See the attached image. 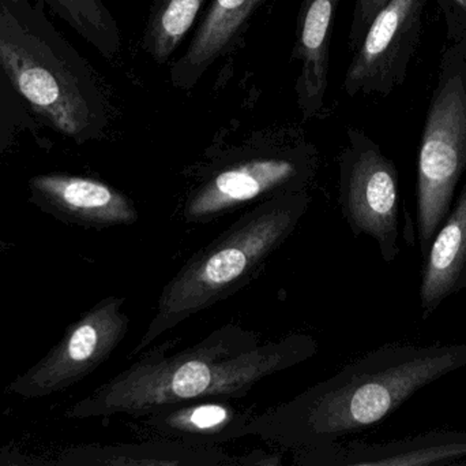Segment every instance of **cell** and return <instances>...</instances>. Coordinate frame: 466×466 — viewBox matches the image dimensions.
Listing matches in <instances>:
<instances>
[{"label": "cell", "instance_id": "16", "mask_svg": "<svg viewBox=\"0 0 466 466\" xmlns=\"http://www.w3.org/2000/svg\"><path fill=\"white\" fill-rule=\"evenodd\" d=\"M79 464L114 466H235L236 456L223 448H190L171 440L89 446L74 456Z\"/></svg>", "mask_w": 466, "mask_h": 466}, {"label": "cell", "instance_id": "12", "mask_svg": "<svg viewBox=\"0 0 466 466\" xmlns=\"http://www.w3.org/2000/svg\"><path fill=\"white\" fill-rule=\"evenodd\" d=\"M30 186L63 218L90 227L133 226L139 221L136 202L114 186L74 175H40Z\"/></svg>", "mask_w": 466, "mask_h": 466}, {"label": "cell", "instance_id": "7", "mask_svg": "<svg viewBox=\"0 0 466 466\" xmlns=\"http://www.w3.org/2000/svg\"><path fill=\"white\" fill-rule=\"evenodd\" d=\"M339 204L352 234L372 238L391 264L400 254L399 170L359 129L348 130L339 156Z\"/></svg>", "mask_w": 466, "mask_h": 466}, {"label": "cell", "instance_id": "10", "mask_svg": "<svg viewBox=\"0 0 466 466\" xmlns=\"http://www.w3.org/2000/svg\"><path fill=\"white\" fill-rule=\"evenodd\" d=\"M257 413L240 399H191L136 419V427L144 440H171L190 448H223L246 438L247 426Z\"/></svg>", "mask_w": 466, "mask_h": 466}, {"label": "cell", "instance_id": "20", "mask_svg": "<svg viewBox=\"0 0 466 466\" xmlns=\"http://www.w3.org/2000/svg\"><path fill=\"white\" fill-rule=\"evenodd\" d=\"M281 449L279 451H266L257 449L249 453L236 456L235 466H281L284 465V456Z\"/></svg>", "mask_w": 466, "mask_h": 466}, {"label": "cell", "instance_id": "8", "mask_svg": "<svg viewBox=\"0 0 466 466\" xmlns=\"http://www.w3.org/2000/svg\"><path fill=\"white\" fill-rule=\"evenodd\" d=\"M126 298L108 297L96 304L68 328L56 347L8 391L24 399H37L67 390L92 374L119 347L130 328V317L123 311Z\"/></svg>", "mask_w": 466, "mask_h": 466}, {"label": "cell", "instance_id": "3", "mask_svg": "<svg viewBox=\"0 0 466 466\" xmlns=\"http://www.w3.org/2000/svg\"><path fill=\"white\" fill-rule=\"evenodd\" d=\"M309 191L252 205L218 238L193 254L167 282L155 316L130 357L149 349L185 320L228 300L258 278L311 207Z\"/></svg>", "mask_w": 466, "mask_h": 466}, {"label": "cell", "instance_id": "15", "mask_svg": "<svg viewBox=\"0 0 466 466\" xmlns=\"http://www.w3.org/2000/svg\"><path fill=\"white\" fill-rule=\"evenodd\" d=\"M466 287V183L432 238L421 271V316L429 319L449 297Z\"/></svg>", "mask_w": 466, "mask_h": 466}, {"label": "cell", "instance_id": "11", "mask_svg": "<svg viewBox=\"0 0 466 466\" xmlns=\"http://www.w3.org/2000/svg\"><path fill=\"white\" fill-rule=\"evenodd\" d=\"M300 466H435L466 459V431L426 432L383 443H329L292 451Z\"/></svg>", "mask_w": 466, "mask_h": 466}, {"label": "cell", "instance_id": "5", "mask_svg": "<svg viewBox=\"0 0 466 466\" xmlns=\"http://www.w3.org/2000/svg\"><path fill=\"white\" fill-rule=\"evenodd\" d=\"M0 66L35 111L63 134L86 140L103 131V98L92 79L5 10H0Z\"/></svg>", "mask_w": 466, "mask_h": 466}, {"label": "cell", "instance_id": "14", "mask_svg": "<svg viewBox=\"0 0 466 466\" xmlns=\"http://www.w3.org/2000/svg\"><path fill=\"white\" fill-rule=\"evenodd\" d=\"M339 0H309L298 21L295 57L299 60L296 98L303 122L325 106L330 65L331 33Z\"/></svg>", "mask_w": 466, "mask_h": 466}, {"label": "cell", "instance_id": "4", "mask_svg": "<svg viewBox=\"0 0 466 466\" xmlns=\"http://www.w3.org/2000/svg\"><path fill=\"white\" fill-rule=\"evenodd\" d=\"M319 166L317 148L299 133H257L187 172L180 216L205 226L274 197L309 191Z\"/></svg>", "mask_w": 466, "mask_h": 466}, {"label": "cell", "instance_id": "13", "mask_svg": "<svg viewBox=\"0 0 466 466\" xmlns=\"http://www.w3.org/2000/svg\"><path fill=\"white\" fill-rule=\"evenodd\" d=\"M265 0H210L187 49L171 66L177 89L191 90L208 70L236 46L247 24Z\"/></svg>", "mask_w": 466, "mask_h": 466}, {"label": "cell", "instance_id": "17", "mask_svg": "<svg viewBox=\"0 0 466 466\" xmlns=\"http://www.w3.org/2000/svg\"><path fill=\"white\" fill-rule=\"evenodd\" d=\"M209 0H155L142 36V48L153 62L164 65L198 18Z\"/></svg>", "mask_w": 466, "mask_h": 466}, {"label": "cell", "instance_id": "19", "mask_svg": "<svg viewBox=\"0 0 466 466\" xmlns=\"http://www.w3.org/2000/svg\"><path fill=\"white\" fill-rule=\"evenodd\" d=\"M389 0H356L350 30V47L355 51L360 46L372 19Z\"/></svg>", "mask_w": 466, "mask_h": 466}, {"label": "cell", "instance_id": "9", "mask_svg": "<svg viewBox=\"0 0 466 466\" xmlns=\"http://www.w3.org/2000/svg\"><path fill=\"white\" fill-rule=\"evenodd\" d=\"M427 0H389L372 19L348 66L344 90L350 98L388 96L404 82L423 27Z\"/></svg>", "mask_w": 466, "mask_h": 466}, {"label": "cell", "instance_id": "1", "mask_svg": "<svg viewBox=\"0 0 466 466\" xmlns=\"http://www.w3.org/2000/svg\"><path fill=\"white\" fill-rule=\"evenodd\" d=\"M177 338L142 355L76 405V419L142 418L166 405L201 399H244L257 383L311 360L318 342L292 333L260 344L255 331L227 323L198 344L172 353Z\"/></svg>", "mask_w": 466, "mask_h": 466}, {"label": "cell", "instance_id": "2", "mask_svg": "<svg viewBox=\"0 0 466 466\" xmlns=\"http://www.w3.org/2000/svg\"><path fill=\"white\" fill-rule=\"evenodd\" d=\"M466 367V344H388L276 407L246 429L281 450L342 440L377 426L418 391Z\"/></svg>", "mask_w": 466, "mask_h": 466}, {"label": "cell", "instance_id": "18", "mask_svg": "<svg viewBox=\"0 0 466 466\" xmlns=\"http://www.w3.org/2000/svg\"><path fill=\"white\" fill-rule=\"evenodd\" d=\"M70 22L104 57L119 52L120 33L108 8L101 0H46Z\"/></svg>", "mask_w": 466, "mask_h": 466}, {"label": "cell", "instance_id": "6", "mask_svg": "<svg viewBox=\"0 0 466 466\" xmlns=\"http://www.w3.org/2000/svg\"><path fill=\"white\" fill-rule=\"evenodd\" d=\"M466 170V43L443 55L427 114L418 163V230L421 254L449 215Z\"/></svg>", "mask_w": 466, "mask_h": 466}]
</instances>
